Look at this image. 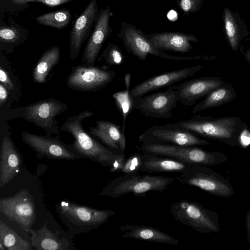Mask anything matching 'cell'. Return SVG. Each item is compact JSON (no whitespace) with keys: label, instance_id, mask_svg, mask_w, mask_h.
<instances>
[{"label":"cell","instance_id":"obj_27","mask_svg":"<svg viewBox=\"0 0 250 250\" xmlns=\"http://www.w3.org/2000/svg\"><path fill=\"white\" fill-rule=\"evenodd\" d=\"M60 47L59 46H53L47 49L33 68V81L38 83H44L52 69L60 62Z\"/></svg>","mask_w":250,"mask_h":250},{"label":"cell","instance_id":"obj_31","mask_svg":"<svg viewBox=\"0 0 250 250\" xmlns=\"http://www.w3.org/2000/svg\"><path fill=\"white\" fill-rule=\"evenodd\" d=\"M125 55L121 48L116 44L109 43L99 57L107 67L122 64L125 60Z\"/></svg>","mask_w":250,"mask_h":250},{"label":"cell","instance_id":"obj_21","mask_svg":"<svg viewBox=\"0 0 250 250\" xmlns=\"http://www.w3.org/2000/svg\"><path fill=\"white\" fill-rule=\"evenodd\" d=\"M146 36L154 46L162 51L188 53L192 49L191 42H199L193 35L181 32L155 33Z\"/></svg>","mask_w":250,"mask_h":250},{"label":"cell","instance_id":"obj_35","mask_svg":"<svg viewBox=\"0 0 250 250\" xmlns=\"http://www.w3.org/2000/svg\"><path fill=\"white\" fill-rule=\"evenodd\" d=\"M17 5H23L31 2H40L49 7H55L68 2L72 0H10Z\"/></svg>","mask_w":250,"mask_h":250},{"label":"cell","instance_id":"obj_40","mask_svg":"<svg viewBox=\"0 0 250 250\" xmlns=\"http://www.w3.org/2000/svg\"><path fill=\"white\" fill-rule=\"evenodd\" d=\"M244 57L246 61L250 65V48L244 53Z\"/></svg>","mask_w":250,"mask_h":250},{"label":"cell","instance_id":"obj_10","mask_svg":"<svg viewBox=\"0 0 250 250\" xmlns=\"http://www.w3.org/2000/svg\"><path fill=\"white\" fill-rule=\"evenodd\" d=\"M0 211L28 233L36 219L33 198L29 191L25 189L20 190L13 196L1 197Z\"/></svg>","mask_w":250,"mask_h":250},{"label":"cell","instance_id":"obj_30","mask_svg":"<svg viewBox=\"0 0 250 250\" xmlns=\"http://www.w3.org/2000/svg\"><path fill=\"white\" fill-rule=\"evenodd\" d=\"M71 18V12L63 8L41 15L36 20L39 24L62 29L67 26Z\"/></svg>","mask_w":250,"mask_h":250},{"label":"cell","instance_id":"obj_34","mask_svg":"<svg viewBox=\"0 0 250 250\" xmlns=\"http://www.w3.org/2000/svg\"><path fill=\"white\" fill-rule=\"evenodd\" d=\"M176 2L185 16L199 10L203 4L204 0H176Z\"/></svg>","mask_w":250,"mask_h":250},{"label":"cell","instance_id":"obj_39","mask_svg":"<svg viewBox=\"0 0 250 250\" xmlns=\"http://www.w3.org/2000/svg\"><path fill=\"white\" fill-rule=\"evenodd\" d=\"M246 225L247 229V238L250 244V209L248 210L246 217Z\"/></svg>","mask_w":250,"mask_h":250},{"label":"cell","instance_id":"obj_9","mask_svg":"<svg viewBox=\"0 0 250 250\" xmlns=\"http://www.w3.org/2000/svg\"><path fill=\"white\" fill-rule=\"evenodd\" d=\"M176 178L182 184L197 187L217 197L228 198L234 193L230 182L208 166L189 165Z\"/></svg>","mask_w":250,"mask_h":250},{"label":"cell","instance_id":"obj_16","mask_svg":"<svg viewBox=\"0 0 250 250\" xmlns=\"http://www.w3.org/2000/svg\"><path fill=\"white\" fill-rule=\"evenodd\" d=\"M225 83L220 77L207 76L188 80L173 86L177 90L179 102L184 106H190Z\"/></svg>","mask_w":250,"mask_h":250},{"label":"cell","instance_id":"obj_24","mask_svg":"<svg viewBox=\"0 0 250 250\" xmlns=\"http://www.w3.org/2000/svg\"><path fill=\"white\" fill-rule=\"evenodd\" d=\"M119 229L124 232L122 236L126 238L148 241L172 245L179 244V241L171 235L155 228L144 225L125 224Z\"/></svg>","mask_w":250,"mask_h":250},{"label":"cell","instance_id":"obj_17","mask_svg":"<svg viewBox=\"0 0 250 250\" xmlns=\"http://www.w3.org/2000/svg\"><path fill=\"white\" fill-rule=\"evenodd\" d=\"M98 12L97 0H91L74 22L69 36L71 60H75L78 57L83 43L90 35Z\"/></svg>","mask_w":250,"mask_h":250},{"label":"cell","instance_id":"obj_19","mask_svg":"<svg viewBox=\"0 0 250 250\" xmlns=\"http://www.w3.org/2000/svg\"><path fill=\"white\" fill-rule=\"evenodd\" d=\"M90 134L100 140L107 147L119 155H125V133L117 124L108 121L98 120L92 126Z\"/></svg>","mask_w":250,"mask_h":250},{"label":"cell","instance_id":"obj_38","mask_svg":"<svg viewBox=\"0 0 250 250\" xmlns=\"http://www.w3.org/2000/svg\"><path fill=\"white\" fill-rule=\"evenodd\" d=\"M9 90L2 84L0 83V106L5 102L8 98Z\"/></svg>","mask_w":250,"mask_h":250},{"label":"cell","instance_id":"obj_5","mask_svg":"<svg viewBox=\"0 0 250 250\" xmlns=\"http://www.w3.org/2000/svg\"><path fill=\"white\" fill-rule=\"evenodd\" d=\"M56 208L62 223L76 234L97 229L115 213L114 210L97 209L69 201H62Z\"/></svg>","mask_w":250,"mask_h":250},{"label":"cell","instance_id":"obj_18","mask_svg":"<svg viewBox=\"0 0 250 250\" xmlns=\"http://www.w3.org/2000/svg\"><path fill=\"white\" fill-rule=\"evenodd\" d=\"M197 65L154 76L140 83L130 90L133 97H138L174 83L193 76L203 68Z\"/></svg>","mask_w":250,"mask_h":250},{"label":"cell","instance_id":"obj_22","mask_svg":"<svg viewBox=\"0 0 250 250\" xmlns=\"http://www.w3.org/2000/svg\"><path fill=\"white\" fill-rule=\"evenodd\" d=\"M223 20L228 43L232 50L239 51L242 40L250 34L247 25L237 12H234L227 7L223 10Z\"/></svg>","mask_w":250,"mask_h":250},{"label":"cell","instance_id":"obj_4","mask_svg":"<svg viewBox=\"0 0 250 250\" xmlns=\"http://www.w3.org/2000/svg\"><path fill=\"white\" fill-rule=\"evenodd\" d=\"M175 181L174 178L164 176L124 174L107 184L100 195L114 198L131 193L144 196L150 191L161 192Z\"/></svg>","mask_w":250,"mask_h":250},{"label":"cell","instance_id":"obj_29","mask_svg":"<svg viewBox=\"0 0 250 250\" xmlns=\"http://www.w3.org/2000/svg\"><path fill=\"white\" fill-rule=\"evenodd\" d=\"M125 82L126 89L113 94V98L115 104L121 112L123 118L122 130L125 132V120L129 113L133 108V99L131 95L129 88L130 86L131 75L127 73L125 76Z\"/></svg>","mask_w":250,"mask_h":250},{"label":"cell","instance_id":"obj_20","mask_svg":"<svg viewBox=\"0 0 250 250\" xmlns=\"http://www.w3.org/2000/svg\"><path fill=\"white\" fill-rule=\"evenodd\" d=\"M21 157L10 136L2 140L0 155V188L12 181L20 171Z\"/></svg>","mask_w":250,"mask_h":250},{"label":"cell","instance_id":"obj_37","mask_svg":"<svg viewBox=\"0 0 250 250\" xmlns=\"http://www.w3.org/2000/svg\"><path fill=\"white\" fill-rule=\"evenodd\" d=\"M239 146L246 147L250 144V131L247 125L241 131L239 137Z\"/></svg>","mask_w":250,"mask_h":250},{"label":"cell","instance_id":"obj_8","mask_svg":"<svg viewBox=\"0 0 250 250\" xmlns=\"http://www.w3.org/2000/svg\"><path fill=\"white\" fill-rule=\"evenodd\" d=\"M170 212L181 224L201 233H217L220 230L218 213L197 202L183 199L173 203Z\"/></svg>","mask_w":250,"mask_h":250},{"label":"cell","instance_id":"obj_28","mask_svg":"<svg viewBox=\"0 0 250 250\" xmlns=\"http://www.w3.org/2000/svg\"><path fill=\"white\" fill-rule=\"evenodd\" d=\"M0 243L5 250H30L32 245L22 238L14 229L0 221Z\"/></svg>","mask_w":250,"mask_h":250},{"label":"cell","instance_id":"obj_3","mask_svg":"<svg viewBox=\"0 0 250 250\" xmlns=\"http://www.w3.org/2000/svg\"><path fill=\"white\" fill-rule=\"evenodd\" d=\"M68 109L66 104L51 98L11 109L7 116L8 119L21 118L42 128L45 136L50 137L53 134L59 135L61 131L56 117Z\"/></svg>","mask_w":250,"mask_h":250},{"label":"cell","instance_id":"obj_26","mask_svg":"<svg viewBox=\"0 0 250 250\" xmlns=\"http://www.w3.org/2000/svg\"><path fill=\"white\" fill-rule=\"evenodd\" d=\"M236 97V93L233 85L226 82L224 84L212 91L203 100L196 104L192 109V112L196 113L229 103L234 100Z\"/></svg>","mask_w":250,"mask_h":250},{"label":"cell","instance_id":"obj_2","mask_svg":"<svg viewBox=\"0 0 250 250\" xmlns=\"http://www.w3.org/2000/svg\"><path fill=\"white\" fill-rule=\"evenodd\" d=\"M93 115L92 111H84L69 117L62 125L60 131L72 135L74 139L73 146L79 154L110 167L125 156L114 153L91 137L84 130L83 121Z\"/></svg>","mask_w":250,"mask_h":250},{"label":"cell","instance_id":"obj_41","mask_svg":"<svg viewBox=\"0 0 250 250\" xmlns=\"http://www.w3.org/2000/svg\"><path fill=\"white\" fill-rule=\"evenodd\" d=\"M249 158L250 159V154H249Z\"/></svg>","mask_w":250,"mask_h":250},{"label":"cell","instance_id":"obj_36","mask_svg":"<svg viewBox=\"0 0 250 250\" xmlns=\"http://www.w3.org/2000/svg\"><path fill=\"white\" fill-rule=\"evenodd\" d=\"M0 82L9 91L15 89L14 85L9 76L8 72L1 66H0Z\"/></svg>","mask_w":250,"mask_h":250},{"label":"cell","instance_id":"obj_23","mask_svg":"<svg viewBox=\"0 0 250 250\" xmlns=\"http://www.w3.org/2000/svg\"><path fill=\"white\" fill-rule=\"evenodd\" d=\"M32 248L37 250H67L70 249V243L62 237L59 231L50 230L45 221L38 230H30Z\"/></svg>","mask_w":250,"mask_h":250},{"label":"cell","instance_id":"obj_1","mask_svg":"<svg viewBox=\"0 0 250 250\" xmlns=\"http://www.w3.org/2000/svg\"><path fill=\"white\" fill-rule=\"evenodd\" d=\"M166 125L234 147L239 146V135L247 124L235 116L213 118L211 116L196 115L187 120Z\"/></svg>","mask_w":250,"mask_h":250},{"label":"cell","instance_id":"obj_7","mask_svg":"<svg viewBox=\"0 0 250 250\" xmlns=\"http://www.w3.org/2000/svg\"><path fill=\"white\" fill-rule=\"evenodd\" d=\"M118 37L123 42L126 50L137 57L140 61H145L148 55H152L174 61L213 60L214 56H195L189 57L176 56L167 54L156 48L142 31L129 23L122 21Z\"/></svg>","mask_w":250,"mask_h":250},{"label":"cell","instance_id":"obj_11","mask_svg":"<svg viewBox=\"0 0 250 250\" xmlns=\"http://www.w3.org/2000/svg\"><path fill=\"white\" fill-rule=\"evenodd\" d=\"M115 76L114 70L93 65H79L72 68L66 79V85L74 90L96 91L111 83Z\"/></svg>","mask_w":250,"mask_h":250},{"label":"cell","instance_id":"obj_33","mask_svg":"<svg viewBox=\"0 0 250 250\" xmlns=\"http://www.w3.org/2000/svg\"><path fill=\"white\" fill-rule=\"evenodd\" d=\"M142 153L133 154L125 160L120 171L124 174L139 173L142 162Z\"/></svg>","mask_w":250,"mask_h":250},{"label":"cell","instance_id":"obj_42","mask_svg":"<svg viewBox=\"0 0 250 250\" xmlns=\"http://www.w3.org/2000/svg\"><path fill=\"white\" fill-rule=\"evenodd\" d=\"M249 75H250V74H249Z\"/></svg>","mask_w":250,"mask_h":250},{"label":"cell","instance_id":"obj_25","mask_svg":"<svg viewBox=\"0 0 250 250\" xmlns=\"http://www.w3.org/2000/svg\"><path fill=\"white\" fill-rule=\"evenodd\" d=\"M140 171L152 172H182L188 164L176 159L150 153H142Z\"/></svg>","mask_w":250,"mask_h":250},{"label":"cell","instance_id":"obj_12","mask_svg":"<svg viewBox=\"0 0 250 250\" xmlns=\"http://www.w3.org/2000/svg\"><path fill=\"white\" fill-rule=\"evenodd\" d=\"M142 143L182 146H206L210 143L188 131L171 127L167 125H153L139 136Z\"/></svg>","mask_w":250,"mask_h":250},{"label":"cell","instance_id":"obj_14","mask_svg":"<svg viewBox=\"0 0 250 250\" xmlns=\"http://www.w3.org/2000/svg\"><path fill=\"white\" fill-rule=\"evenodd\" d=\"M22 142L37 153V157L49 159L73 160L76 155L72 146L64 144L59 136L53 138L35 134L27 131L21 132Z\"/></svg>","mask_w":250,"mask_h":250},{"label":"cell","instance_id":"obj_15","mask_svg":"<svg viewBox=\"0 0 250 250\" xmlns=\"http://www.w3.org/2000/svg\"><path fill=\"white\" fill-rule=\"evenodd\" d=\"M110 15V5L98 12L94 29L83 51L82 60L84 65L92 66L94 64L103 43L111 33L112 30L109 25Z\"/></svg>","mask_w":250,"mask_h":250},{"label":"cell","instance_id":"obj_13","mask_svg":"<svg viewBox=\"0 0 250 250\" xmlns=\"http://www.w3.org/2000/svg\"><path fill=\"white\" fill-rule=\"evenodd\" d=\"M133 108L145 116L155 119L173 117L172 110L179 102L178 92L173 86L167 90L148 95L133 97Z\"/></svg>","mask_w":250,"mask_h":250},{"label":"cell","instance_id":"obj_32","mask_svg":"<svg viewBox=\"0 0 250 250\" xmlns=\"http://www.w3.org/2000/svg\"><path fill=\"white\" fill-rule=\"evenodd\" d=\"M22 39V33L19 27L15 25H3L0 28V42L1 43L19 44Z\"/></svg>","mask_w":250,"mask_h":250},{"label":"cell","instance_id":"obj_6","mask_svg":"<svg viewBox=\"0 0 250 250\" xmlns=\"http://www.w3.org/2000/svg\"><path fill=\"white\" fill-rule=\"evenodd\" d=\"M138 150L143 153L175 159L188 165L213 166L228 160L227 155L221 152L209 151L197 146L143 143L138 147Z\"/></svg>","mask_w":250,"mask_h":250}]
</instances>
